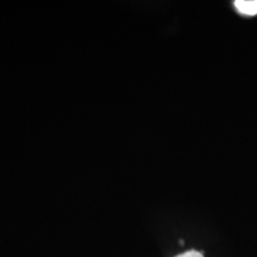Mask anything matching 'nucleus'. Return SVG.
Here are the masks:
<instances>
[{
    "label": "nucleus",
    "mask_w": 257,
    "mask_h": 257,
    "mask_svg": "<svg viewBox=\"0 0 257 257\" xmlns=\"http://www.w3.org/2000/svg\"><path fill=\"white\" fill-rule=\"evenodd\" d=\"M234 8L243 16H256L257 0H236Z\"/></svg>",
    "instance_id": "obj_1"
},
{
    "label": "nucleus",
    "mask_w": 257,
    "mask_h": 257,
    "mask_svg": "<svg viewBox=\"0 0 257 257\" xmlns=\"http://www.w3.org/2000/svg\"><path fill=\"white\" fill-rule=\"evenodd\" d=\"M175 257H204V255H202V252L197 251V250H189V251L180 253V255Z\"/></svg>",
    "instance_id": "obj_2"
}]
</instances>
